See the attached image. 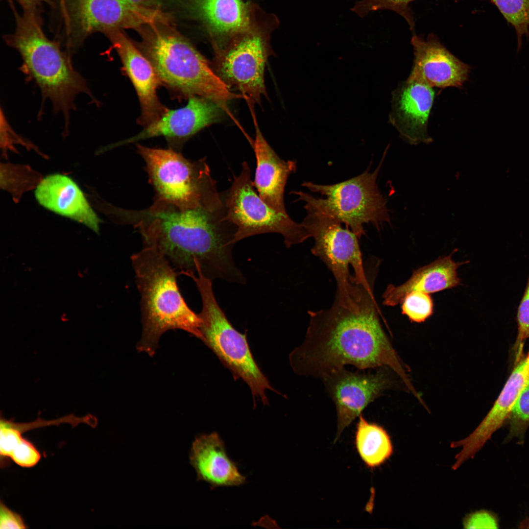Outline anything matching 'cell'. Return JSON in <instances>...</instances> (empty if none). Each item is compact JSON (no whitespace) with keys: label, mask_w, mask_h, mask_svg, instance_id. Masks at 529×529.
I'll list each match as a JSON object with an SVG mask.
<instances>
[{"label":"cell","mask_w":529,"mask_h":529,"mask_svg":"<svg viewBox=\"0 0 529 529\" xmlns=\"http://www.w3.org/2000/svg\"><path fill=\"white\" fill-rule=\"evenodd\" d=\"M117 218L137 228L143 246L157 249L178 274L245 282L232 257L237 228L227 217L217 187L193 206L182 208L156 198L145 210L120 208Z\"/></svg>","instance_id":"cell-1"},{"label":"cell","mask_w":529,"mask_h":529,"mask_svg":"<svg viewBox=\"0 0 529 529\" xmlns=\"http://www.w3.org/2000/svg\"><path fill=\"white\" fill-rule=\"evenodd\" d=\"M308 313L305 339L289 354L295 373L322 379L346 365L361 370L386 367L418 395L381 324L373 289L359 285L350 297H335L330 308Z\"/></svg>","instance_id":"cell-2"},{"label":"cell","mask_w":529,"mask_h":529,"mask_svg":"<svg viewBox=\"0 0 529 529\" xmlns=\"http://www.w3.org/2000/svg\"><path fill=\"white\" fill-rule=\"evenodd\" d=\"M11 7L16 28L13 33L4 36V40L21 55L23 63L20 70L26 78L39 87L43 98L51 101L54 111L63 114L67 129L70 112L75 109L77 95L84 93L93 102H98L86 80L74 69L71 55L45 34L39 9H23L19 13L11 3Z\"/></svg>","instance_id":"cell-3"},{"label":"cell","mask_w":529,"mask_h":529,"mask_svg":"<svg viewBox=\"0 0 529 529\" xmlns=\"http://www.w3.org/2000/svg\"><path fill=\"white\" fill-rule=\"evenodd\" d=\"M131 260L140 295L142 334L137 350L152 356L160 337L169 330H183L201 340V318L185 301L178 272L168 259L156 248L143 246Z\"/></svg>","instance_id":"cell-4"},{"label":"cell","mask_w":529,"mask_h":529,"mask_svg":"<svg viewBox=\"0 0 529 529\" xmlns=\"http://www.w3.org/2000/svg\"><path fill=\"white\" fill-rule=\"evenodd\" d=\"M168 25H150L142 33L143 53L160 83L188 97L210 99L228 112V102L243 96L232 92L195 47Z\"/></svg>","instance_id":"cell-5"},{"label":"cell","mask_w":529,"mask_h":529,"mask_svg":"<svg viewBox=\"0 0 529 529\" xmlns=\"http://www.w3.org/2000/svg\"><path fill=\"white\" fill-rule=\"evenodd\" d=\"M296 201L305 203L306 216L302 223L314 239L311 252L320 259L333 274L337 293H347L354 280L357 284L372 289L375 277H369L363 264L358 238L326 207L322 198L302 191H293Z\"/></svg>","instance_id":"cell-6"},{"label":"cell","mask_w":529,"mask_h":529,"mask_svg":"<svg viewBox=\"0 0 529 529\" xmlns=\"http://www.w3.org/2000/svg\"><path fill=\"white\" fill-rule=\"evenodd\" d=\"M194 282L202 300L199 315L201 322V340L232 373L235 379L241 378L249 386L253 399L268 404L267 389L275 391L262 373L250 351L246 334L235 329L227 318L215 297L212 283L200 274L189 276Z\"/></svg>","instance_id":"cell-7"},{"label":"cell","mask_w":529,"mask_h":529,"mask_svg":"<svg viewBox=\"0 0 529 529\" xmlns=\"http://www.w3.org/2000/svg\"><path fill=\"white\" fill-rule=\"evenodd\" d=\"M278 25V18L272 14L258 26L214 50L216 73L229 88L240 91L250 107L260 103L262 96H267L264 68L273 53L270 35Z\"/></svg>","instance_id":"cell-8"},{"label":"cell","mask_w":529,"mask_h":529,"mask_svg":"<svg viewBox=\"0 0 529 529\" xmlns=\"http://www.w3.org/2000/svg\"><path fill=\"white\" fill-rule=\"evenodd\" d=\"M389 145L385 148L377 168L345 181L332 185H319L304 182L302 186L311 192L318 193L327 209L359 239L365 235L363 225L371 223L379 231L385 222L390 223L387 201L379 190L377 178Z\"/></svg>","instance_id":"cell-9"},{"label":"cell","mask_w":529,"mask_h":529,"mask_svg":"<svg viewBox=\"0 0 529 529\" xmlns=\"http://www.w3.org/2000/svg\"><path fill=\"white\" fill-rule=\"evenodd\" d=\"M156 198L183 208L198 204L215 187L205 158L191 161L172 149L137 144Z\"/></svg>","instance_id":"cell-10"},{"label":"cell","mask_w":529,"mask_h":529,"mask_svg":"<svg viewBox=\"0 0 529 529\" xmlns=\"http://www.w3.org/2000/svg\"><path fill=\"white\" fill-rule=\"evenodd\" d=\"M251 173L248 163L244 162L239 175L234 177L231 187L223 193L227 217L237 228L236 242L254 235L276 233L283 236L286 247H290L311 238L302 222L276 211L257 194Z\"/></svg>","instance_id":"cell-11"},{"label":"cell","mask_w":529,"mask_h":529,"mask_svg":"<svg viewBox=\"0 0 529 529\" xmlns=\"http://www.w3.org/2000/svg\"><path fill=\"white\" fill-rule=\"evenodd\" d=\"M389 369L380 367L374 373H364L350 371L344 367L322 379L336 406L337 427L336 440L370 403L393 387L394 382Z\"/></svg>","instance_id":"cell-12"},{"label":"cell","mask_w":529,"mask_h":529,"mask_svg":"<svg viewBox=\"0 0 529 529\" xmlns=\"http://www.w3.org/2000/svg\"><path fill=\"white\" fill-rule=\"evenodd\" d=\"M192 15L206 30L214 50L258 26L270 15L243 0H187Z\"/></svg>","instance_id":"cell-13"},{"label":"cell","mask_w":529,"mask_h":529,"mask_svg":"<svg viewBox=\"0 0 529 529\" xmlns=\"http://www.w3.org/2000/svg\"><path fill=\"white\" fill-rule=\"evenodd\" d=\"M224 110L215 101L196 96L187 104L168 109L160 118L144 126L139 134L105 147L106 150L147 139L162 136L171 142H183L204 128L218 121Z\"/></svg>","instance_id":"cell-14"},{"label":"cell","mask_w":529,"mask_h":529,"mask_svg":"<svg viewBox=\"0 0 529 529\" xmlns=\"http://www.w3.org/2000/svg\"><path fill=\"white\" fill-rule=\"evenodd\" d=\"M435 95L433 87L409 77L392 92L389 121L408 144L433 142L428 124Z\"/></svg>","instance_id":"cell-15"},{"label":"cell","mask_w":529,"mask_h":529,"mask_svg":"<svg viewBox=\"0 0 529 529\" xmlns=\"http://www.w3.org/2000/svg\"><path fill=\"white\" fill-rule=\"evenodd\" d=\"M411 44L414 61L409 77L431 87L461 88L468 79L471 67L450 52L438 37L413 33Z\"/></svg>","instance_id":"cell-16"},{"label":"cell","mask_w":529,"mask_h":529,"mask_svg":"<svg viewBox=\"0 0 529 529\" xmlns=\"http://www.w3.org/2000/svg\"><path fill=\"white\" fill-rule=\"evenodd\" d=\"M118 52L126 74L136 91L141 113L138 122L144 126L155 121L168 110L160 101L157 89L161 84L150 61L120 29L104 33Z\"/></svg>","instance_id":"cell-17"},{"label":"cell","mask_w":529,"mask_h":529,"mask_svg":"<svg viewBox=\"0 0 529 529\" xmlns=\"http://www.w3.org/2000/svg\"><path fill=\"white\" fill-rule=\"evenodd\" d=\"M529 383V352L513 370L500 394L477 428L467 437L451 443V448L461 447L452 468L456 470L473 458L507 419L519 394Z\"/></svg>","instance_id":"cell-18"},{"label":"cell","mask_w":529,"mask_h":529,"mask_svg":"<svg viewBox=\"0 0 529 529\" xmlns=\"http://www.w3.org/2000/svg\"><path fill=\"white\" fill-rule=\"evenodd\" d=\"M71 31L65 45L72 55L90 34L119 28L128 11L125 0H66Z\"/></svg>","instance_id":"cell-19"},{"label":"cell","mask_w":529,"mask_h":529,"mask_svg":"<svg viewBox=\"0 0 529 529\" xmlns=\"http://www.w3.org/2000/svg\"><path fill=\"white\" fill-rule=\"evenodd\" d=\"M34 195L44 208L81 223L99 234L101 220L71 177L57 173L47 175L40 181Z\"/></svg>","instance_id":"cell-20"},{"label":"cell","mask_w":529,"mask_h":529,"mask_svg":"<svg viewBox=\"0 0 529 529\" xmlns=\"http://www.w3.org/2000/svg\"><path fill=\"white\" fill-rule=\"evenodd\" d=\"M255 128L253 147L256 169L253 184L260 197L277 212L286 214L284 192L289 176L296 170V161L281 159L264 138L252 112Z\"/></svg>","instance_id":"cell-21"},{"label":"cell","mask_w":529,"mask_h":529,"mask_svg":"<svg viewBox=\"0 0 529 529\" xmlns=\"http://www.w3.org/2000/svg\"><path fill=\"white\" fill-rule=\"evenodd\" d=\"M190 461L198 479L212 487L239 486L246 481L236 463L228 457L224 442L216 432L196 438Z\"/></svg>","instance_id":"cell-22"},{"label":"cell","mask_w":529,"mask_h":529,"mask_svg":"<svg viewBox=\"0 0 529 529\" xmlns=\"http://www.w3.org/2000/svg\"><path fill=\"white\" fill-rule=\"evenodd\" d=\"M442 256L430 264L414 270L403 284L395 286L390 284L383 294V304L394 307L400 304L408 293L415 291L433 293L450 289L461 285L457 272L458 267L467 261L456 262L453 254Z\"/></svg>","instance_id":"cell-23"},{"label":"cell","mask_w":529,"mask_h":529,"mask_svg":"<svg viewBox=\"0 0 529 529\" xmlns=\"http://www.w3.org/2000/svg\"><path fill=\"white\" fill-rule=\"evenodd\" d=\"M355 444L361 458L370 468L382 464L393 453L391 441L385 429L367 421L361 414L357 425Z\"/></svg>","instance_id":"cell-24"},{"label":"cell","mask_w":529,"mask_h":529,"mask_svg":"<svg viewBox=\"0 0 529 529\" xmlns=\"http://www.w3.org/2000/svg\"><path fill=\"white\" fill-rule=\"evenodd\" d=\"M490 0L514 28L519 51L522 48L523 37L529 36V0Z\"/></svg>","instance_id":"cell-25"},{"label":"cell","mask_w":529,"mask_h":529,"mask_svg":"<svg viewBox=\"0 0 529 529\" xmlns=\"http://www.w3.org/2000/svg\"><path fill=\"white\" fill-rule=\"evenodd\" d=\"M414 0H359L350 10L361 18L372 12L382 10L392 11L401 16L408 23L410 30L413 31L415 22L409 4Z\"/></svg>","instance_id":"cell-26"},{"label":"cell","mask_w":529,"mask_h":529,"mask_svg":"<svg viewBox=\"0 0 529 529\" xmlns=\"http://www.w3.org/2000/svg\"><path fill=\"white\" fill-rule=\"evenodd\" d=\"M509 417L510 429L505 442H508L515 438L518 444H524L526 432L529 425V383L519 394Z\"/></svg>","instance_id":"cell-27"},{"label":"cell","mask_w":529,"mask_h":529,"mask_svg":"<svg viewBox=\"0 0 529 529\" xmlns=\"http://www.w3.org/2000/svg\"><path fill=\"white\" fill-rule=\"evenodd\" d=\"M402 313L411 322L420 323L429 318L434 313L433 300L430 293L412 291L402 300Z\"/></svg>","instance_id":"cell-28"},{"label":"cell","mask_w":529,"mask_h":529,"mask_svg":"<svg viewBox=\"0 0 529 529\" xmlns=\"http://www.w3.org/2000/svg\"><path fill=\"white\" fill-rule=\"evenodd\" d=\"M518 334L515 345V361L521 358L523 346L525 340L529 339V276L524 295L517 312Z\"/></svg>","instance_id":"cell-29"},{"label":"cell","mask_w":529,"mask_h":529,"mask_svg":"<svg viewBox=\"0 0 529 529\" xmlns=\"http://www.w3.org/2000/svg\"><path fill=\"white\" fill-rule=\"evenodd\" d=\"M10 458L23 467H31L40 460L41 455L34 445L22 437L12 451Z\"/></svg>","instance_id":"cell-30"},{"label":"cell","mask_w":529,"mask_h":529,"mask_svg":"<svg viewBox=\"0 0 529 529\" xmlns=\"http://www.w3.org/2000/svg\"><path fill=\"white\" fill-rule=\"evenodd\" d=\"M465 529H497L499 521L492 512L480 510L467 515L463 519Z\"/></svg>","instance_id":"cell-31"},{"label":"cell","mask_w":529,"mask_h":529,"mask_svg":"<svg viewBox=\"0 0 529 529\" xmlns=\"http://www.w3.org/2000/svg\"><path fill=\"white\" fill-rule=\"evenodd\" d=\"M28 527L20 514L12 511L0 501V529H26Z\"/></svg>","instance_id":"cell-32"},{"label":"cell","mask_w":529,"mask_h":529,"mask_svg":"<svg viewBox=\"0 0 529 529\" xmlns=\"http://www.w3.org/2000/svg\"><path fill=\"white\" fill-rule=\"evenodd\" d=\"M140 7L148 9L161 10V8L169 0H127Z\"/></svg>","instance_id":"cell-33"},{"label":"cell","mask_w":529,"mask_h":529,"mask_svg":"<svg viewBox=\"0 0 529 529\" xmlns=\"http://www.w3.org/2000/svg\"><path fill=\"white\" fill-rule=\"evenodd\" d=\"M22 6L23 9H37L44 3L52 4L50 0H15Z\"/></svg>","instance_id":"cell-34"},{"label":"cell","mask_w":529,"mask_h":529,"mask_svg":"<svg viewBox=\"0 0 529 529\" xmlns=\"http://www.w3.org/2000/svg\"><path fill=\"white\" fill-rule=\"evenodd\" d=\"M519 528L522 529H529V516L521 522Z\"/></svg>","instance_id":"cell-35"}]
</instances>
